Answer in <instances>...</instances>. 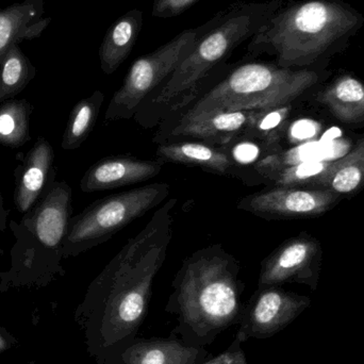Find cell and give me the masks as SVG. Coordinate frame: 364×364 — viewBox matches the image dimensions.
Listing matches in <instances>:
<instances>
[{"label": "cell", "instance_id": "8", "mask_svg": "<svg viewBox=\"0 0 364 364\" xmlns=\"http://www.w3.org/2000/svg\"><path fill=\"white\" fill-rule=\"evenodd\" d=\"M220 11L208 23L183 30L166 44L138 58L130 66L122 87L109 102L105 121L117 122L136 117L143 102L159 90L188 58L201 34L220 18Z\"/></svg>", "mask_w": 364, "mask_h": 364}, {"label": "cell", "instance_id": "13", "mask_svg": "<svg viewBox=\"0 0 364 364\" xmlns=\"http://www.w3.org/2000/svg\"><path fill=\"white\" fill-rule=\"evenodd\" d=\"M257 111L216 112L193 121H175V125L164 132V142L193 140L213 146H224L245 134Z\"/></svg>", "mask_w": 364, "mask_h": 364}, {"label": "cell", "instance_id": "26", "mask_svg": "<svg viewBox=\"0 0 364 364\" xmlns=\"http://www.w3.org/2000/svg\"><path fill=\"white\" fill-rule=\"evenodd\" d=\"M227 154L235 168L237 166H256L267 156L275 155L278 151L269 149L267 145L252 139L240 138L231 141L228 144L220 146Z\"/></svg>", "mask_w": 364, "mask_h": 364}, {"label": "cell", "instance_id": "7", "mask_svg": "<svg viewBox=\"0 0 364 364\" xmlns=\"http://www.w3.org/2000/svg\"><path fill=\"white\" fill-rule=\"evenodd\" d=\"M170 186L155 182L109 195L72 216L63 244V258L77 257L107 243L119 231L168 199Z\"/></svg>", "mask_w": 364, "mask_h": 364}, {"label": "cell", "instance_id": "30", "mask_svg": "<svg viewBox=\"0 0 364 364\" xmlns=\"http://www.w3.org/2000/svg\"><path fill=\"white\" fill-rule=\"evenodd\" d=\"M10 215V210H6L4 205V197L0 190V231H4L8 227V218Z\"/></svg>", "mask_w": 364, "mask_h": 364}, {"label": "cell", "instance_id": "2", "mask_svg": "<svg viewBox=\"0 0 364 364\" xmlns=\"http://www.w3.org/2000/svg\"><path fill=\"white\" fill-rule=\"evenodd\" d=\"M242 267L220 244L201 248L184 259L172 282L166 311L177 326L171 335L194 348H207L237 325L245 284Z\"/></svg>", "mask_w": 364, "mask_h": 364}, {"label": "cell", "instance_id": "10", "mask_svg": "<svg viewBox=\"0 0 364 364\" xmlns=\"http://www.w3.org/2000/svg\"><path fill=\"white\" fill-rule=\"evenodd\" d=\"M341 197L328 188L273 186L240 199L237 208L265 220H296L325 213Z\"/></svg>", "mask_w": 364, "mask_h": 364}, {"label": "cell", "instance_id": "28", "mask_svg": "<svg viewBox=\"0 0 364 364\" xmlns=\"http://www.w3.org/2000/svg\"><path fill=\"white\" fill-rule=\"evenodd\" d=\"M200 0H154L151 15L158 18L179 16Z\"/></svg>", "mask_w": 364, "mask_h": 364}, {"label": "cell", "instance_id": "9", "mask_svg": "<svg viewBox=\"0 0 364 364\" xmlns=\"http://www.w3.org/2000/svg\"><path fill=\"white\" fill-rule=\"evenodd\" d=\"M311 305V299L280 287H258L243 305L235 337L242 343L267 340L284 331Z\"/></svg>", "mask_w": 364, "mask_h": 364}, {"label": "cell", "instance_id": "3", "mask_svg": "<svg viewBox=\"0 0 364 364\" xmlns=\"http://www.w3.org/2000/svg\"><path fill=\"white\" fill-rule=\"evenodd\" d=\"M287 0L245 2L237 0L220 11V18L201 34L192 51L166 82L143 102L136 123L144 128L166 125L199 98L216 68L235 48L254 38Z\"/></svg>", "mask_w": 364, "mask_h": 364}, {"label": "cell", "instance_id": "21", "mask_svg": "<svg viewBox=\"0 0 364 364\" xmlns=\"http://www.w3.org/2000/svg\"><path fill=\"white\" fill-rule=\"evenodd\" d=\"M104 102L105 94L96 90L91 96L75 105L64 130L62 149L75 151L85 142L95 127Z\"/></svg>", "mask_w": 364, "mask_h": 364}, {"label": "cell", "instance_id": "17", "mask_svg": "<svg viewBox=\"0 0 364 364\" xmlns=\"http://www.w3.org/2000/svg\"><path fill=\"white\" fill-rule=\"evenodd\" d=\"M158 160L203 168L218 175L233 174L235 168L220 147L193 140L168 141L158 146Z\"/></svg>", "mask_w": 364, "mask_h": 364}, {"label": "cell", "instance_id": "24", "mask_svg": "<svg viewBox=\"0 0 364 364\" xmlns=\"http://www.w3.org/2000/svg\"><path fill=\"white\" fill-rule=\"evenodd\" d=\"M323 188L340 196L353 194L364 188V138L350 153L336 160L335 166Z\"/></svg>", "mask_w": 364, "mask_h": 364}, {"label": "cell", "instance_id": "18", "mask_svg": "<svg viewBox=\"0 0 364 364\" xmlns=\"http://www.w3.org/2000/svg\"><path fill=\"white\" fill-rule=\"evenodd\" d=\"M316 100L341 123L364 125V83L359 79L337 77L316 93Z\"/></svg>", "mask_w": 364, "mask_h": 364}, {"label": "cell", "instance_id": "22", "mask_svg": "<svg viewBox=\"0 0 364 364\" xmlns=\"http://www.w3.org/2000/svg\"><path fill=\"white\" fill-rule=\"evenodd\" d=\"M292 112L293 104L258 110L254 121L242 136L259 141L280 153L284 151L282 142L284 140Z\"/></svg>", "mask_w": 364, "mask_h": 364}, {"label": "cell", "instance_id": "14", "mask_svg": "<svg viewBox=\"0 0 364 364\" xmlns=\"http://www.w3.org/2000/svg\"><path fill=\"white\" fill-rule=\"evenodd\" d=\"M160 160H142L129 156H114L96 162L83 175L80 188L85 193L113 190L151 181L160 174Z\"/></svg>", "mask_w": 364, "mask_h": 364}, {"label": "cell", "instance_id": "11", "mask_svg": "<svg viewBox=\"0 0 364 364\" xmlns=\"http://www.w3.org/2000/svg\"><path fill=\"white\" fill-rule=\"evenodd\" d=\"M322 252L318 240L310 235L287 240L261 263L258 287L301 284L316 290Z\"/></svg>", "mask_w": 364, "mask_h": 364}, {"label": "cell", "instance_id": "23", "mask_svg": "<svg viewBox=\"0 0 364 364\" xmlns=\"http://www.w3.org/2000/svg\"><path fill=\"white\" fill-rule=\"evenodd\" d=\"M33 106L27 100H10L0 104V144L18 149L30 139V117Z\"/></svg>", "mask_w": 364, "mask_h": 364}, {"label": "cell", "instance_id": "29", "mask_svg": "<svg viewBox=\"0 0 364 364\" xmlns=\"http://www.w3.org/2000/svg\"><path fill=\"white\" fill-rule=\"evenodd\" d=\"M242 342L235 337L232 343L218 356L210 357L207 360L197 364H248Z\"/></svg>", "mask_w": 364, "mask_h": 364}, {"label": "cell", "instance_id": "4", "mask_svg": "<svg viewBox=\"0 0 364 364\" xmlns=\"http://www.w3.org/2000/svg\"><path fill=\"white\" fill-rule=\"evenodd\" d=\"M363 15L338 0L290 2L250 38L244 61L273 55L280 68H306L348 40Z\"/></svg>", "mask_w": 364, "mask_h": 364}, {"label": "cell", "instance_id": "25", "mask_svg": "<svg viewBox=\"0 0 364 364\" xmlns=\"http://www.w3.org/2000/svg\"><path fill=\"white\" fill-rule=\"evenodd\" d=\"M36 66L21 50L18 44L13 45L0 65V104L14 100L36 77Z\"/></svg>", "mask_w": 364, "mask_h": 364}, {"label": "cell", "instance_id": "6", "mask_svg": "<svg viewBox=\"0 0 364 364\" xmlns=\"http://www.w3.org/2000/svg\"><path fill=\"white\" fill-rule=\"evenodd\" d=\"M73 192L65 181H55L18 223L10 220L15 237L6 282H43L63 274V244L72 218Z\"/></svg>", "mask_w": 364, "mask_h": 364}, {"label": "cell", "instance_id": "12", "mask_svg": "<svg viewBox=\"0 0 364 364\" xmlns=\"http://www.w3.org/2000/svg\"><path fill=\"white\" fill-rule=\"evenodd\" d=\"M13 199L16 209L25 214L34 207L45 191L55 181V151L45 138H38L28 153L16 156Z\"/></svg>", "mask_w": 364, "mask_h": 364}, {"label": "cell", "instance_id": "19", "mask_svg": "<svg viewBox=\"0 0 364 364\" xmlns=\"http://www.w3.org/2000/svg\"><path fill=\"white\" fill-rule=\"evenodd\" d=\"M143 12L132 9L122 15L109 28L100 44V68L106 75H112L126 61L140 36Z\"/></svg>", "mask_w": 364, "mask_h": 364}, {"label": "cell", "instance_id": "20", "mask_svg": "<svg viewBox=\"0 0 364 364\" xmlns=\"http://www.w3.org/2000/svg\"><path fill=\"white\" fill-rule=\"evenodd\" d=\"M335 166V161L310 160L293 166L261 173L259 176L273 186L324 188L325 181Z\"/></svg>", "mask_w": 364, "mask_h": 364}, {"label": "cell", "instance_id": "15", "mask_svg": "<svg viewBox=\"0 0 364 364\" xmlns=\"http://www.w3.org/2000/svg\"><path fill=\"white\" fill-rule=\"evenodd\" d=\"M44 13V0H23L0 10V65L13 45L42 36L51 23Z\"/></svg>", "mask_w": 364, "mask_h": 364}, {"label": "cell", "instance_id": "27", "mask_svg": "<svg viewBox=\"0 0 364 364\" xmlns=\"http://www.w3.org/2000/svg\"><path fill=\"white\" fill-rule=\"evenodd\" d=\"M322 132L323 125L320 122L311 119H297L289 124L284 140L296 146L306 143L316 142Z\"/></svg>", "mask_w": 364, "mask_h": 364}, {"label": "cell", "instance_id": "1", "mask_svg": "<svg viewBox=\"0 0 364 364\" xmlns=\"http://www.w3.org/2000/svg\"><path fill=\"white\" fill-rule=\"evenodd\" d=\"M176 205L177 199L170 198L159 205L90 286L82 316L98 364H122V355L138 338L154 282L168 257Z\"/></svg>", "mask_w": 364, "mask_h": 364}, {"label": "cell", "instance_id": "31", "mask_svg": "<svg viewBox=\"0 0 364 364\" xmlns=\"http://www.w3.org/2000/svg\"><path fill=\"white\" fill-rule=\"evenodd\" d=\"M2 255H4V250H2L1 247H0V260H1Z\"/></svg>", "mask_w": 364, "mask_h": 364}, {"label": "cell", "instance_id": "5", "mask_svg": "<svg viewBox=\"0 0 364 364\" xmlns=\"http://www.w3.org/2000/svg\"><path fill=\"white\" fill-rule=\"evenodd\" d=\"M321 79L320 73L308 68L244 61L175 121H193L216 112L262 110L294 104Z\"/></svg>", "mask_w": 364, "mask_h": 364}, {"label": "cell", "instance_id": "16", "mask_svg": "<svg viewBox=\"0 0 364 364\" xmlns=\"http://www.w3.org/2000/svg\"><path fill=\"white\" fill-rule=\"evenodd\" d=\"M212 355L205 348H194L178 338H136L122 355V364H197Z\"/></svg>", "mask_w": 364, "mask_h": 364}]
</instances>
